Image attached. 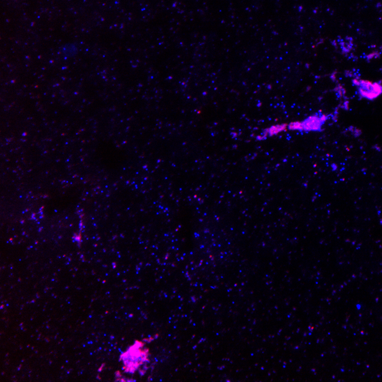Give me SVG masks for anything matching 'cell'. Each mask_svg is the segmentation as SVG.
<instances>
[{"label":"cell","mask_w":382,"mask_h":382,"mask_svg":"<svg viewBox=\"0 0 382 382\" xmlns=\"http://www.w3.org/2000/svg\"><path fill=\"white\" fill-rule=\"evenodd\" d=\"M288 128L290 130H300L301 131V122H292L290 123Z\"/></svg>","instance_id":"cell-5"},{"label":"cell","mask_w":382,"mask_h":382,"mask_svg":"<svg viewBox=\"0 0 382 382\" xmlns=\"http://www.w3.org/2000/svg\"><path fill=\"white\" fill-rule=\"evenodd\" d=\"M287 125V124H282V125H274L270 127L269 129L267 130V133L266 134H268L269 136H273L275 135V134H278V133L281 132L283 130H285L286 129Z\"/></svg>","instance_id":"cell-4"},{"label":"cell","mask_w":382,"mask_h":382,"mask_svg":"<svg viewBox=\"0 0 382 382\" xmlns=\"http://www.w3.org/2000/svg\"><path fill=\"white\" fill-rule=\"evenodd\" d=\"M327 120L325 115H314L308 117L304 121L301 122V131L311 132V131H321L323 125Z\"/></svg>","instance_id":"cell-3"},{"label":"cell","mask_w":382,"mask_h":382,"mask_svg":"<svg viewBox=\"0 0 382 382\" xmlns=\"http://www.w3.org/2000/svg\"><path fill=\"white\" fill-rule=\"evenodd\" d=\"M123 369L126 372L133 374L149 361V350L142 342L135 341L120 356Z\"/></svg>","instance_id":"cell-1"},{"label":"cell","mask_w":382,"mask_h":382,"mask_svg":"<svg viewBox=\"0 0 382 382\" xmlns=\"http://www.w3.org/2000/svg\"><path fill=\"white\" fill-rule=\"evenodd\" d=\"M352 82L358 88L359 96L364 99L373 100L381 95L382 92L381 85L378 82L373 83L366 80L357 79H354Z\"/></svg>","instance_id":"cell-2"}]
</instances>
